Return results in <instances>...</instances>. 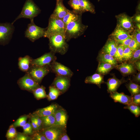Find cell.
Instances as JSON below:
<instances>
[{"instance_id": "26", "label": "cell", "mask_w": 140, "mask_h": 140, "mask_svg": "<svg viewBox=\"0 0 140 140\" xmlns=\"http://www.w3.org/2000/svg\"><path fill=\"white\" fill-rule=\"evenodd\" d=\"M41 117L42 121V128L48 127L55 125L54 113L49 116Z\"/></svg>"}, {"instance_id": "22", "label": "cell", "mask_w": 140, "mask_h": 140, "mask_svg": "<svg viewBox=\"0 0 140 140\" xmlns=\"http://www.w3.org/2000/svg\"><path fill=\"white\" fill-rule=\"evenodd\" d=\"M85 82L86 83L95 84L100 88L101 84L104 82L103 77L101 74L95 73L92 75L87 77Z\"/></svg>"}, {"instance_id": "17", "label": "cell", "mask_w": 140, "mask_h": 140, "mask_svg": "<svg viewBox=\"0 0 140 140\" xmlns=\"http://www.w3.org/2000/svg\"><path fill=\"white\" fill-rule=\"evenodd\" d=\"M118 44L113 38L109 39L103 47L102 52L108 54L113 57L117 50Z\"/></svg>"}, {"instance_id": "32", "label": "cell", "mask_w": 140, "mask_h": 140, "mask_svg": "<svg viewBox=\"0 0 140 140\" xmlns=\"http://www.w3.org/2000/svg\"><path fill=\"white\" fill-rule=\"evenodd\" d=\"M68 4L75 12L80 14L84 12L80 6L79 0H69Z\"/></svg>"}, {"instance_id": "52", "label": "cell", "mask_w": 140, "mask_h": 140, "mask_svg": "<svg viewBox=\"0 0 140 140\" xmlns=\"http://www.w3.org/2000/svg\"><path fill=\"white\" fill-rule=\"evenodd\" d=\"M136 26L137 27V28L139 30H140V24L139 23H137L136 24Z\"/></svg>"}, {"instance_id": "5", "label": "cell", "mask_w": 140, "mask_h": 140, "mask_svg": "<svg viewBox=\"0 0 140 140\" xmlns=\"http://www.w3.org/2000/svg\"><path fill=\"white\" fill-rule=\"evenodd\" d=\"M51 72L50 65L44 66L31 65L26 73L35 81L40 84L44 78Z\"/></svg>"}, {"instance_id": "47", "label": "cell", "mask_w": 140, "mask_h": 140, "mask_svg": "<svg viewBox=\"0 0 140 140\" xmlns=\"http://www.w3.org/2000/svg\"><path fill=\"white\" fill-rule=\"evenodd\" d=\"M32 116L31 117V124L33 128L35 130H39L33 116Z\"/></svg>"}, {"instance_id": "4", "label": "cell", "mask_w": 140, "mask_h": 140, "mask_svg": "<svg viewBox=\"0 0 140 140\" xmlns=\"http://www.w3.org/2000/svg\"><path fill=\"white\" fill-rule=\"evenodd\" d=\"M65 29L62 20L50 17L44 37L48 38L51 35L58 33L65 34Z\"/></svg>"}, {"instance_id": "8", "label": "cell", "mask_w": 140, "mask_h": 140, "mask_svg": "<svg viewBox=\"0 0 140 140\" xmlns=\"http://www.w3.org/2000/svg\"><path fill=\"white\" fill-rule=\"evenodd\" d=\"M66 129L55 125L40 130L47 140H59L61 135L66 132Z\"/></svg>"}, {"instance_id": "34", "label": "cell", "mask_w": 140, "mask_h": 140, "mask_svg": "<svg viewBox=\"0 0 140 140\" xmlns=\"http://www.w3.org/2000/svg\"><path fill=\"white\" fill-rule=\"evenodd\" d=\"M124 49L123 46L121 45H118L116 51L113 57L116 60L121 62L122 61V56Z\"/></svg>"}, {"instance_id": "20", "label": "cell", "mask_w": 140, "mask_h": 140, "mask_svg": "<svg viewBox=\"0 0 140 140\" xmlns=\"http://www.w3.org/2000/svg\"><path fill=\"white\" fill-rule=\"evenodd\" d=\"M32 59L28 55L19 57L18 65L19 69L23 72H26L31 66V62Z\"/></svg>"}, {"instance_id": "12", "label": "cell", "mask_w": 140, "mask_h": 140, "mask_svg": "<svg viewBox=\"0 0 140 140\" xmlns=\"http://www.w3.org/2000/svg\"><path fill=\"white\" fill-rule=\"evenodd\" d=\"M50 66L51 72L55 73L56 76H63L71 78L73 75V72L69 68L56 60L52 62Z\"/></svg>"}, {"instance_id": "45", "label": "cell", "mask_w": 140, "mask_h": 140, "mask_svg": "<svg viewBox=\"0 0 140 140\" xmlns=\"http://www.w3.org/2000/svg\"><path fill=\"white\" fill-rule=\"evenodd\" d=\"M133 38L139 44H140V31L138 29L134 30L133 34L132 35Z\"/></svg>"}, {"instance_id": "21", "label": "cell", "mask_w": 140, "mask_h": 140, "mask_svg": "<svg viewBox=\"0 0 140 140\" xmlns=\"http://www.w3.org/2000/svg\"><path fill=\"white\" fill-rule=\"evenodd\" d=\"M123 82L122 80L114 77L109 78L106 83L107 87L108 92L110 94L116 92Z\"/></svg>"}, {"instance_id": "30", "label": "cell", "mask_w": 140, "mask_h": 140, "mask_svg": "<svg viewBox=\"0 0 140 140\" xmlns=\"http://www.w3.org/2000/svg\"><path fill=\"white\" fill-rule=\"evenodd\" d=\"M45 89V87L41 86L34 90L32 92L35 97L37 100L47 97Z\"/></svg>"}, {"instance_id": "46", "label": "cell", "mask_w": 140, "mask_h": 140, "mask_svg": "<svg viewBox=\"0 0 140 140\" xmlns=\"http://www.w3.org/2000/svg\"><path fill=\"white\" fill-rule=\"evenodd\" d=\"M29 139V137L24 134L19 133L17 134L16 136L13 140H27Z\"/></svg>"}, {"instance_id": "53", "label": "cell", "mask_w": 140, "mask_h": 140, "mask_svg": "<svg viewBox=\"0 0 140 140\" xmlns=\"http://www.w3.org/2000/svg\"><path fill=\"white\" fill-rule=\"evenodd\" d=\"M98 0V1H100V0Z\"/></svg>"}, {"instance_id": "36", "label": "cell", "mask_w": 140, "mask_h": 140, "mask_svg": "<svg viewBox=\"0 0 140 140\" xmlns=\"http://www.w3.org/2000/svg\"><path fill=\"white\" fill-rule=\"evenodd\" d=\"M124 47L122 60L127 61L130 60L132 57L133 52L128 46Z\"/></svg>"}, {"instance_id": "18", "label": "cell", "mask_w": 140, "mask_h": 140, "mask_svg": "<svg viewBox=\"0 0 140 140\" xmlns=\"http://www.w3.org/2000/svg\"><path fill=\"white\" fill-rule=\"evenodd\" d=\"M59 106L57 104H52L46 107L38 109L34 114L40 117L49 116L54 113Z\"/></svg>"}, {"instance_id": "3", "label": "cell", "mask_w": 140, "mask_h": 140, "mask_svg": "<svg viewBox=\"0 0 140 140\" xmlns=\"http://www.w3.org/2000/svg\"><path fill=\"white\" fill-rule=\"evenodd\" d=\"M40 12V10L33 0H26L20 13L11 24H13L17 20L22 18L33 20Z\"/></svg>"}, {"instance_id": "6", "label": "cell", "mask_w": 140, "mask_h": 140, "mask_svg": "<svg viewBox=\"0 0 140 140\" xmlns=\"http://www.w3.org/2000/svg\"><path fill=\"white\" fill-rule=\"evenodd\" d=\"M25 32V37L32 42L44 37L46 28H41L36 25L33 20H30Z\"/></svg>"}, {"instance_id": "39", "label": "cell", "mask_w": 140, "mask_h": 140, "mask_svg": "<svg viewBox=\"0 0 140 140\" xmlns=\"http://www.w3.org/2000/svg\"><path fill=\"white\" fill-rule=\"evenodd\" d=\"M140 58V49L139 48L133 52L132 57L130 60L131 63L133 64L135 61L139 60Z\"/></svg>"}, {"instance_id": "16", "label": "cell", "mask_w": 140, "mask_h": 140, "mask_svg": "<svg viewBox=\"0 0 140 140\" xmlns=\"http://www.w3.org/2000/svg\"><path fill=\"white\" fill-rule=\"evenodd\" d=\"M110 96L115 102H118L126 105L133 103L132 96L126 95L123 93L115 92L110 93Z\"/></svg>"}, {"instance_id": "38", "label": "cell", "mask_w": 140, "mask_h": 140, "mask_svg": "<svg viewBox=\"0 0 140 140\" xmlns=\"http://www.w3.org/2000/svg\"><path fill=\"white\" fill-rule=\"evenodd\" d=\"M28 116L25 115L19 118L13 124L15 127H23L26 123Z\"/></svg>"}, {"instance_id": "29", "label": "cell", "mask_w": 140, "mask_h": 140, "mask_svg": "<svg viewBox=\"0 0 140 140\" xmlns=\"http://www.w3.org/2000/svg\"><path fill=\"white\" fill-rule=\"evenodd\" d=\"M61 94L58 89L51 85L49 87V92L47 97L49 101H51L56 99Z\"/></svg>"}, {"instance_id": "41", "label": "cell", "mask_w": 140, "mask_h": 140, "mask_svg": "<svg viewBox=\"0 0 140 140\" xmlns=\"http://www.w3.org/2000/svg\"><path fill=\"white\" fill-rule=\"evenodd\" d=\"M22 127L24 134H32V127L31 124L29 123H26Z\"/></svg>"}, {"instance_id": "25", "label": "cell", "mask_w": 140, "mask_h": 140, "mask_svg": "<svg viewBox=\"0 0 140 140\" xmlns=\"http://www.w3.org/2000/svg\"><path fill=\"white\" fill-rule=\"evenodd\" d=\"M100 62L110 64L114 66H116L117 63L114 58L110 55L103 52L100 54L98 57Z\"/></svg>"}, {"instance_id": "33", "label": "cell", "mask_w": 140, "mask_h": 140, "mask_svg": "<svg viewBox=\"0 0 140 140\" xmlns=\"http://www.w3.org/2000/svg\"><path fill=\"white\" fill-rule=\"evenodd\" d=\"M124 108L128 109L136 117H138L140 115V107L139 106L132 103L126 105Z\"/></svg>"}, {"instance_id": "35", "label": "cell", "mask_w": 140, "mask_h": 140, "mask_svg": "<svg viewBox=\"0 0 140 140\" xmlns=\"http://www.w3.org/2000/svg\"><path fill=\"white\" fill-rule=\"evenodd\" d=\"M17 134L15 127L13 124H12L9 127L6 136L8 139L13 140L16 136Z\"/></svg>"}, {"instance_id": "37", "label": "cell", "mask_w": 140, "mask_h": 140, "mask_svg": "<svg viewBox=\"0 0 140 140\" xmlns=\"http://www.w3.org/2000/svg\"><path fill=\"white\" fill-rule=\"evenodd\" d=\"M31 139L34 140H47L40 130H35L31 136Z\"/></svg>"}, {"instance_id": "42", "label": "cell", "mask_w": 140, "mask_h": 140, "mask_svg": "<svg viewBox=\"0 0 140 140\" xmlns=\"http://www.w3.org/2000/svg\"><path fill=\"white\" fill-rule=\"evenodd\" d=\"M133 38L132 35H130L125 39L117 42L118 44L122 45L124 47H128Z\"/></svg>"}, {"instance_id": "49", "label": "cell", "mask_w": 140, "mask_h": 140, "mask_svg": "<svg viewBox=\"0 0 140 140\" xmlns=\"http://www.w3.org/2000/svg\"><path fill=\"white\" fill-rule=\"evenodd\" d=\"M133 64L136 68L139 71H140V60H138L134 62Z\"/></svg>"}, {"instance_id": "24", "label": "cell", "mask_w": 140, "mask_h": 140, "mask_svg": "<svg viewBox=\"0 0 140 140\" xmlns=\"http://www.w3.org/2000/svg\"><path fill=\"white\" fill-rule=\"evenodd\" d=\"M82 14L77 13L73 10H69L62 19L65 26L68 23L81 19Z\"/></svg>"}, {"instance_id": "2", "label": "cell", "mask_w": 140, "mask_h": 140, "mask_svg": "<svg viewBox=\"0 0 140 140\" xmlns=\"http://www.w3.org/2000/svg\"><path fill=\"white\" fill-rule=\"evenodd\" d=\"M87 26L82 23L81 19L71 22L65 26V35L67 42L78 38L83 34Z\"/></svg>"}, {"instance_id": "7", "label": "cell", "mask_w": 140, "mask_h": 140, "mask_svg": "<svg viewBox=\"0 0 140 140\" xmlns=\"http://www.w3.org/2000/svg\"><path fill=\"white\" fill-rule=\"evenodd\" d=\"M15 27L13 24L9 23H0V44H8L11 39Z\"/></svg>"}, {"instance_id": "43", "label": "cell", "mask_w": 140, "mask_h": 140, "mask_svg": "<svg viewBox=\"0 0 140 140\" xmlns=\"http://www.w3.org/2000/svg\"><path fill=\"white\" fill-rule=\"evenodd\" d=\"M132 103L139 106L140 105V93L132 96Z\"/></svg>"}, {"instance_id": "19", "label": "cell", "mask_w": 140, "mask_h": 140, "mask_svg": "<svg viewBox=\"0 0 140 140\" xmlns=\"http://www.w3.org/2000/svg\"><path fill=\"white\" fill-rule=\"evenodd\" d=\"M111 35L112 38L117 42L123 40L130 35V33L117 26Z\"/></svg>"}, {"instance_id": "48", "label": "cell", "mask_w": 140, "mask_h": 140, "mask_svg": "<svg viewBox=\"0 0 140 140\" xmlns=\"http://www.w3.org/2000/svg\"><path fill=\"white\" fill-rule=\"evenodd\" d=\"M70 139L67 135L66 132L63 133L60 137L59 140H70Z\"/></svg>"}, {"instance_id": "44", "label": "cell", "mask_w": 140, "mask_h": 140, "mask_svg": "<svg viewBox=\"0 0 140 140\" xmlns=\"http://www.w3.org/2000/svg\"><path fill=\"white\" fill-rule=\"evenodd\" d=\"M33 116L37 123L39 130L41 129L42 128V121L40 117L34 114Z\"/></svg>"}, {"instance_id": "11", "label": "cell", "mask_w": 140, "mask_h": 140, "mask_svg": "<svg viewBox=\"0 0 140 140\" xmlns=\"http://www.w3.org/2000/svg\"><path fill=\"white\" fill-rule=\"evenodd\" d=\"M51 85L58 89L61 94L67 91L70 86V77L61 75H56Z\"/></svg>"}, {"instance_id": "27", "label": "cell", "mask_w": 140, "mask_h": 140, "mask_svg": "<svg viewBox=\"0 0 140 140\" xmlns=\"http://www.w3.org/2000/svg\"><path fill=\"white\" fill-rule=\"evenodd\" d=\"M115 66L109 63L100 62L97 69V73L104 74L107 73Z\"/></svg>"}, {"instance_id": "13", "label": "cell", "mask_w": 140, "mask_h": 140, "mask_svg": "<svg viewBox=\"0 0 140 140\" xmlns=\"http://www.w3.org/2000/svg\"><path fill=\"white\" fill-rule=\"evenodd\" d=\"M55 54L50 51L45 53L38 58L32 59L31 62V65L40 66L50 65L52 62L56 60L57 59Z\"/></svg>"}, {"instance_id": "10", "label": "cell", "mask_w": 140, "mask_h": 140, "mask_svg": "<svg viewBox=\"0 0 140 140\" xmlns=\"http://www.w3.org/2000/svg\"><path fill=\"white\" fill-rule=\"evenodd\" d=\"M117 26L121 27L129 33L134 30V26L132 18L124 13L116 16Z\"/></svg>"}, {"instance_id": "40", "label": "cell", "mask_w": 140, "mask_h": 140, "mask_svg": "<svg viewBox=\"0 0 140 140\" xmlns=\"http://www.w3.org/2000/svg\"><path fill=\"white\" fill-rule=\"evenodd\" d=\"M140 44H139L134 38L132 39L128 47L133 51L139 48Z\"/></svg>"}, {"instance_id": "23", "label": "cell", "mask_w": 140, "mask_h": 140, "mask_svg": "<svg viewBox=\"0 0 140 140\" xmlns=\"http://www.w3.org/2000/svg\"><path fill=\"white\" fill-rule=\"evenodd\" d=\"M116 67L118 70L124 74H130L135 71L134 64L132 63L124 62Z\"/></svg>"}, {"instance_id": "51", "label": "cell", "mask_w": 140, "mask_h": 140, "mask_svg": "<svg viewBox=\"0 0 140 140\" xmlns=\"http://www.w3.org/2000/svg\"><path fill=\"white\" fill-rule=\"evenodd\" d=\"M135 21L137 23H139L140 22V16L138 14L136 16L135 18Z\"/></svg>"}, {"instance_id": "31", "label": "cell", "mask_w": 140, "mask_h": 140, "mask_svg": "<svg viewBox=\"0 0 140 140\" xmlns=\"http://www.w3.org/2000/svg\"><path fill=\"white\" fill-rule=\"evenodd\" d=\"M126 86L131 96L140 93V86L137 84L130 81Z\"/></svg>"}, {"instance_id": "9", "label": "cell", "mask_w": 140, "mask_h": 140, "mask_svg": "<svg viewBox=\"0 0 140 140\" xmlns=\"http://www.w3.org/2000/svg\"><path fill=\"white\" fill-rule=\"evenodd\" d=\"M17 83L22 89L30 92H33L40 86L39 84L26 73L19 79Z\"/></svg>"}, {"instance_id": "50", "label": "cell", "mask_w": 140, "mask_h": 140, "mask_svg": "<svg viewBox=\"0 0 140 140\" xmlns=\"http://www.w3.org/2000/svg\"><path fill=\"white\" fill-rule=\"evenodd\" d=\"M135 81L139 83L140 82V73L139 72L135 76Z\"/></svg>"}, {"instance_id": "28", "label": "cell", "mask_w": 140, "mask_h": 140, "mask_svg": "<svg viewBox=\"0 0 140 140\" xmlns=\"http://www.w3.org/2000/svg\"><path fill=\"white\" fill-rule=\"evenodd\" d=\"M81 7L84 12L88 11L94 13L95 10L94 5L89 0H79Z\"/></svg>"}, {"instance_id": "15", "label": "cell", "mask_w": 140, "mask_h": 140, "mask_svg": "<svg viewBox=\"0 0 140 140\" xmlns=\"http://www.w3.org/2000/svg\"><path fill=\"white\" fill-rule=\"evenodd\" d=\"M63 0H56L55 8L50 17L62 20L68 12L69 10L64 6Z\"/></svg>"}, {"instance_id": "1", "label": "cell", "mask_w": 140, "mask_h": 140, "mask_svg": "<svg viewBox=\"0 0 140 140\" xmlns=\"http://www.w3.org/2000/svg\"><path fill=\"white\" fill-rule=\"evenodd\" d=\"M48 38L49 39V48L51 51L62 55L67 52L69 45L67 43L65 34H56L50 36Z\"/></svg>"}, {"instance_id": "14", "label": "cell", "mask_w": 140, "mask_h": 140, "mask_svg": "<svg viewBox=\"0 0 140 140\" xmlns=\"http://www.w3.org/2000/svg\"><path fill=\"white\" fill-rule=\"evenodd\" d=\"M55 125L66 129L68 115L66 110L60 106L54 113Z\"/></svg>"}]
</instances>
